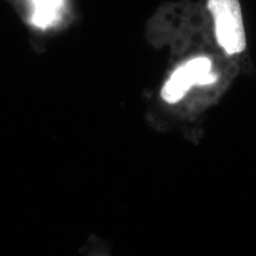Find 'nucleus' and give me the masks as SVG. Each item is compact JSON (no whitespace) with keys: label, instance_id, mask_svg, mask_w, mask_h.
Here are the masks:
<instances>
[{"label":"nucleus","instance_id":"nucleus-2","mask_svg":"<svg viewBox=\"0 0 256 256\" xmlns=\"http://www.w3.org/2000/svg\"><path fill=\"white\" fill-rule=\"evenodd\" d=\"M218 80L212 72V63L206 56L192 58L176 68L165 82L162 96L169 104H176L192 90L194 86H210Z\"/></svg>","mask_w":256,"mask_h":256},{"label":"nucleus","instance_id":"nucleus-1","mask_svg":"<svg viewBox=\"0 0 256 256\" xmlns=\"http://www.w3.org/2000/svg\"><path fill=\"white\" fill-rule=\"evenodd\" d=\"M207 9L220 48L230 55L241 54L246 48L247 37L239 1L208 0Z\"/></svg>","mask_w":256,"mask_h":256}]
</instances>
